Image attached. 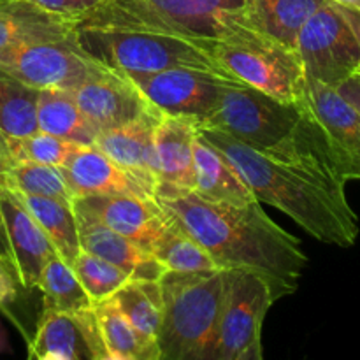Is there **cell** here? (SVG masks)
<instances>
[{
    "mask_svg": "<svg viewBox=\"0 0 360 360\" xmlns=\"http://www.w3.org/2000/svg\"><path fill=\"white\" fill-rule=\"evenodd\" d=\"M338 94L345 98V101L350 102L355 109L360 112V76L354 74L352 77H348L347 81L336 86Z\"/></svg>",
    "mask_w": 360,
    "mask_h": 360,
    "instance_id": "36",
    "label": "cell"
},
{
    "mask_svg": "<svg viewBox=\"0 0 360 360\" xmlns=\"http://www.w3.org/2000/svg\"><path fill=\"white\" fill-rule=\"evenodd\" d=\"M148 101L165 116L206 122L231 86L245 84L197 69H167L158 72H125Z\"/></svg>",
    "mask_w": 360,
    "mask_h": 360,
    "instance_id": "9",
    "label": "cell"
},
{
    "mask_svg": "<svg viewBox=\"0 0 360 360\" xmlns=\"http://www.w3.org/2000/svg\"><path fill=\"white\" fill-rule=\"evenodd\" d=\"M213 259L218 269H245L269 283L274 297L297 290L308 266L301 241L278 225L262 204L207 202L193 192L155 199Z\"/></svg>",
    "mask_w": 360,
    "mask_h": 360,
    "instance_id": "1",
    "label": "cell"
},
{
    "mask_svg": "<svg viewBox=\"0 0 360 360\" xmlns=\"http://www.w3.org/2000/svg\"><path fill=\"white\" fill-rule=\"evenodd\" d=\"M326 0H246L250 28L295 49L302 25Z\"/></svg>",
    "mask_w": 360,
    "mask_h": 360,
    "instance_id": "23",
    "label": "cell"
},
{
    "mask_svg": "<svg viewBox=\"0 0 360 360\" xmlns=\"http://www.w3.org/2000/svg\"><path fill=\"white\" fill-rule=\"evenodd\" d=\"M7 150L13 164L30 162V164L53 165L62 169L77 144L63 141L49 134L37 132L25 137H6Z\"/></svg>",
    "mask_w": 360,
    "mask_h": 360,
    "instance_id": "33",
    "label": "cell"
},
{
    "mask_svg": "<svg viewBox=\"0 0 360 360\" xmlns=\"http://www.w3.org/2000/svg\"><path fill=\"white\" fill-rule=\"evenodd\" d=\"M77 42L86 55L122 72H158L197 69L238 81L214 56V42L150 32L77 28Z\"/></svg>",
    "mask_w": 360,
    "mask_h": 360,
    "instance_id": "6",
    "label": "cell"
},
{
    "mask_svg": "<svg viewBox=\"0 0 360 360\" xmlns=\"http://www.w3.org/2000/svg\"><path fill=\"white\" fill-rule=\"evenodd\" d=\"M72 207L97 218L116 234L130 239L151 253L155 243L167 229V211L155 199L134 195L76 197Z\"/></svg>",
    "mask_w": 360,
    "mask_h": 360,
    "instance_id": "13",
    "label": "cell"
},
{
    "mask_svg": "<svg viewBox=\"0 0 360 360\" xmlns=\"http://www.w3.org/2000/svg\"><path fill=\"white\" fill-rule=\"evenodd\" d=\"M37 127L41 132L79 146H91L98 136L81 112L72 90H39Z\"/></svg>",
    "mask_w": 360,
    "mask_h": 360,
    "instance_id": "24",
    "label": "cell"
},
{
    "mask_svg": "<svg viewBox=\"0 0 360 360\" xmlns=\"http://www.w3.org/2000/svg\"><path fill=\"white\" fill-rule=\"evenodd\" d=\"M0 213L18 283L27 290L37 288L46 264L58 253L35 218L11 190L0 188Z\"/></svg>",
    "mask_w": 360,
    "mask_h": 360,
    "instance_id": "14",
    "label": "cell"
},
{
    "mask_svg": "<svg viewBox=\"0 0 360 360\" xmlns=\"http://www.w3.org/2000/svg\"><path fill=\"white\" fill-rule=\"evenodd\" d=\"M6 190L23 195L48 197V199L72 202L74 195L67 185L60 167L21 162L9 169L6 178Z\"/></svg>",
    "mask_w": 360,
    "mask_h": 360,
    "instance_id": "31",
    "label": "cell"
},
{
    "mask_svg": "<svg viewBox=\"0 0 360 360\" xmlns=\"http://www.w3.org/2000/svg\"><path fill=\"white\" fill-rule=\"evenodd\" d=\"M214 56L236 79L278 101L297 104L306 97L308 79L295 49L253 28L214 42Z\"/></svg>",
    "mask_w": 360,
    "mask_h": 360,
    "instance_id": "7",
    "label": "cell"
},
{
    "mask_svg": "<svg viewBox=\"0 0 360 360\" xmlns=\"http://www.w3.org/2000/svg\"><path fill=\"white\" fill-rule=\"evenodd\" d=\"M30 2L37 4L39 7L49 11V13L69 18L77 27V21L86 16L91 9L101 6L104 0H30Z\"/></svg>",
    "mask_w": 360,
    "mask_h": 360,
    "instance_id": "34",
    "label": "cell"
},
{
    "mask_svg": "<svg viewBox=\"0 0 360 360\" xmlns=\"http://www.w3.org/2000/svg\"><path fill=\"white\" fill-rule=\"evenodd\" d=\"M39 90L0 69V132L25 137L37 132Z\"/></svg>",
    "mask_w": 360,
    "mask_h": 360,
    "instance_id": "29",
    "label": "cell"
},
{
    "mask_svg": "<svg viewBox=\"0 0 360 360\" xmlns=\"http://www.w3.org/2000/svg\"><path fill=\"white\" fill-rule=\"evenodd\" d=\"M295 53L306 79L330 88L354 76L360 63L357 37L330 0H326L302 25L295 37Z\"/></svg>",
    "mask_w": 360,
    "mask_h": 360,
    "instance_id": "8",
    "label": "cell"
},
{
    "mask_svg": "<svg viewBox=\"0 0 360 360\" xmlns=\"http://www.w3.org/2000/svg\"><path fill=\"white\" fill-rule=\"evenodd\" d=\"M62 172L74 199L86 195H134L153 199L134 176L94 144H77Z\"/></svg>",
    "mask_w": 360,
    "mask_h": 360,
    "instance_id": "18",
    "label": "cell"
},
{
    "mask_svg": "<svg viewBox=\"0 0 360 360\" xmlns=\"http://www.w3.org/2000/svg\"><path fill=\"white\" fill-rule=\"evenodd\" d=\"M74 213H76L77 229H79L81 250L120 267L132 280L158 281L167 273L165 267L143 246L116 234L115 231L105 227L97 218L84 211L74 207Z\"/></svg>",
    "mask_w": 360,
    "mask_h": 360,
    "instance_id": "19",
    "label": "cell"
},
{
    "mask_svg": "<svg viewBox=\"0 0 360 360\" xmlns=\"http://www.w3.org/2000/svg\"><path fill=\"white\" fill-rule=\"evenodd\" d=\"M72 94L84 118L98 134L150 116H164L125 72L101 62L95 63L86 79L74 88Z\"/></svg>",
    "mask_w": 360,
    "mask_h": 360,
    "instance_id": "12",
    "label": "cell"
},
{
    "mask_svg": "<svg viewBox=\"0 0 360 360\" xmlns=\"http://www.w3.org/2000/svg\"><path fill=\"white\" fill-rule=\"evenodd\" d=\"M94 313L109 354L118 355L123 360H160L158 345L144 340L116 308L112 299L94 304Z\"/></svg>",
    "mask_w": 360,
    "mask_h": 360,
    "instance_id": "26",
    "label": "cell"
},
{
    "mask_svg": "<svg viewBox=\"0 0 360 360\" xmlns=\"http://www.w3.org/2000/svg\"><path fill=\"white\" fill-rule=\"evenodd\" d=\"M0 255L11 264V253H9V245H7L6 231H4V221H2V213H0Z\"/></svg>",
    "mask_w": 360,
    "mask_h": 360,
    "instance_id": "40",
    "label": "cell"
},
{
    "mask_svg": "<svg viewBox=\"0 0 360 360\" xmlns=\"http://www.w3.org/2000/svg\"><path fill=\"white\" fill-rule=\"evenodd\" d=\"M193 172H195L193 193L207 202L231 204V206H246L257 202L255 195L241 178L238 169L221 151L204 141L199 132L193 143Z\"/></svg>",
    "mask_w": 360,
    "mask_h": 360,
    "instance_id": "22",
    "label": "cell"
},
{
    "mask_svg": "<svg viewBox=\"0 0 360 360\" xmlns=\"http://www.w3.org/2000/svg\"><path fill=\"white\" fill-rule=\"evenodd\" d=\"M97 60L84 53L72 37L53 42L21 44L0 51V69L35 90H74L79 86Z\"/></svg>",
    "mask_w": 360,
    "mask_h": 360,
    "instance_id": "10",
    "label": "cell"
},
{
    "mask_svg": "<svg viewBox=\"0 0 360 360\" xmlns=\"http://www.w3.org/2000/svg\"><path fill=\"white\" fill-rule=\"evenodd\" d=\"M169 214V213H167ZM171 218V214H169ZM151 255L172 273H204L218 271L210 253L171 218L167 229L151 248Z\"/></svg>",
    "mask_w": 360,
    "mask_h": 360,
    "instance_id": "30",
    "label": "cell"
},
{
    "mask_svg": "<svg viewBox=\"0 0 360 360\" xmlns=\"http://www.w3.org/2000/svg\"><path fill=\"white\" fill-rule=\"evenodd\" d=\"M308 105L326 132L341 176L360 181V112L336 88L308 79Z\"/></svg>",
    "mask_w": 360,
    "mask_h": 360,
    "instance_id": "16",
    "label": "cell"
},
{
    "mask_svg": "<svg viewBox=\"0 0 360 360\" xmlns=\"http://www.w3.org/2000/svg\"><path fill=\"white\" fill-rule=\"evenodd\" d=\"M224 283L217 360H236L253 341L262 338L264 319L276 297L264 278L245 269L224 271Z\"/></svg>",
    "mask_w": 360,
    "mask_h": 360,
    "instance_id": "11",
    "label": "cell"
},
{
    "mask_svg": "<svg viewBox=\"0 0 360 360\" xmlns=\"http://www.w3.org/2000/svg\"><path fill=\"white\" fill-rule=\"evenodd\" d=\"M158 285L162 292L160 360H217L225 297L224 271H167Z\"/></svg>",
    "mask_w": 360,
    "mask_h": 360,
    "instance_id": "5",
    "label": "cell"
},
{
    "mask_svg": "<svg viewBox=\"0 0 360 360\" xmlns=\"http://www.w3.org/2000/svg\"><path fill=\"white\" fill-rule=\"evenodd\" d=\"M77 28L150 32L217 42L250 28L246 0H104Z\"/></svg>",
    "mask_w": 360,
    "mask_h": 360,
    "instance_id": "4",
    "label": "cell"
},
{
    "mask_svg": "<svg viewBox=\"0 0 360 360\" xmlns=\"http://www.w3.org/2000/svg\"><path fill=\"white\" fill-rule=\"evenodd\" d=\"M35 360H67V359L60 357V355H55V354H46V355H41V357H37Z\"/></svg>",
    "mask_w": 360,
    "mask_h": 360,
    "instance_id": "42",
    "label": "cell"
},
{
    "mask_svg": "<svg viewBox=\"0 0 360 360\" xmlns=\"http://www.w3.org/2000/svg\"><path fill=\"white\" fill-rule=\"evenodd\" d=\"M330 2L338 4V6L348 7V9L359 11V13H360V0H330Z\"/></svg>",
    "mask_w": 360,
    "mask_h": 360,
    "instance_id": "41",
    "label": "cell"
},
{
    "mask_svg": "<svg viewBox=\"0 0 360 360\" xmlns=\"http://www.w3.org/2000/svg\"><path fill=\"white\" fill-rule=\"evenodd\" d=\"M55 354L67 360H101L108 354L94 309L83 313L41 311L34 336L28 338V360Z\"/></svg>",
    "mask_w": 360,
    "mask_h": 360,
    "instance_id": "15",
    "label": "cell"
},
{
    "mask_svg": "<svg viewBox=\"0 0 360 360\" xmlns=\"http://www.w3.org/2000/svg\"><path fill=\"white\" fill-rule=\"evenodd\" d=\"M338 6V4H336ZM338 9H340V13L343 14L345 20L348 21V25L352 27V30H354L355 37H357V42H359V48H360V13L359 11H354V9H348V7H343V6H338ZM360 76V63H359V69L357 72Z\"/></svg>",
    "mask_w": 360,
    "mask_h": 360,
    "instance_id": "38",
    "label": "cell"
},
{
    "mask_svg": "<svg viewBox=\"0 0 360 360\" xmlns=\"http://www.w3.org/2000/svg\"><path fill=\"white\" fill-rule=\"evenodd\" d=\"M160 120L150 116L118 129L105 130L98 134L94 143L102 153L134 176L153 199L157 190L153 132Z\"/></svg>",
    "mask_w": 360,
    "mask_h": 360,
    "instance_id": "20",
    "label": "cell"
},
{
    "mask_svg": "<svg viewBox=\"0 0 360 360\" xmlns=\"http://www.w3.org/2000/svg\"><path fill=\"white\" fill-rule=\"evenodd\" d=\"M199 127L183 116H162L153 132L157 190L155 199L193 192V143Z\"/></svg>",
    "mask_w": 360,
    "mask_h": 360,
    "instance_id": "17",
    "label": "cell"
},
{
    "mask_svg": "<svg viewBox=\"0 0 360 360\" xmlns=\"http://www.w3.org/2000/svg\"><path fill=\"white\" fill-rule=\"evenodd\" d=\"M111 299L144 340L158 345L162 323V292L158 281L129 280Z\"/></svg>",
    "mask_w": 360,
    "mask_h": 360,
    "instance_id": "27",
    "label": "cell"
},
{
    "mask_svg": "<svg viewBox=\"0 0 360 360\" xmlns=\"http://www.w3.org/2000/svg\"><path fill=\"white\" fill-rule=\"evenodd\" d=\"M0 343H7V336H6V330H4L2 323H0Z\"/></svg>",
    "mask_w": 360,
    "mask_h": 360,
    "instance_id": "43",
    "label": "cell"
},
{
    "mask_svg": "<svg viewBox=\"0 0 360 360\" xmlns=\"http://www.w3.org/2000/svg\"><path fill=\"white\" fill-rule=\"evenodd\" d=\"M13 160L9 157V150H7L6 136L0 132V188H6V178L9 169L13 167Z\"/></svg>",
    "mask_w": 360,
    "mask_h": 360,
    "instance_id": "37",
    "label": "cell"
},
{
    "mask_svg": "<svg viewBox=\"0 0 360 360\" xmlns=\"http://www.w3.org/2000/svg\"><path fill=\"white\" fill-rule=\"evenodd\" d=\"M16 197L48 236L58 257L72 264L81 252L79 229H77L72 202L48 199V197L23 195V193H16Z\"/></svg>",
    "mask_w": 360,
    "mask_h": 360,
    "instance_id": "25",
    "label": "cell"
},
{
    "mask_svg": "<svg viewBox=\"0 0 360 360\" xmlns=\"http://www.w3.org/2000/svg\"><path fill=\"white\" fill-rule=\"evenodd\" d=\"M101 360H123V359H120L118 355H112V354H109V352H108V354H105Z\"/></svg>",
    "mask_w": 360,
    "mask_h": 360,
    "instance_id": "44",
    "label": "cell"
},
{
    "mask_svg": "<svg viewBox=\"0 0 360 360\" xmlns=\"http://www.w3.org/2000/svg\"><path fill=\"white\" fill-rule=\"evenodd\" d=\"M199 129L227 134L271 160L297 169L336 192H347V179L306 97L287 104L248 84H238L225 91Z\"/></svg>",
    "mask_w": 360,
    "mask_h": 360,
    "instance_id": "2",
    "label": "cell"
},
{
    "mask_svg": "<svg viewBox=\"0 0 360 360\" xmlns=\"http://www.w3.org/2000/svg\"><path fill=\"white\" fill-rule=\"evenodd\" d=\"M18 278L13 266L0 255V306L13 301L18 294Z\"/></svg>",
    "mask_w": 360,
    "mask_h": 360,
    "instance_id": "35",
    "label": "cell"
},
{
    "mask_svg": "<svg viewBox=\"0 0 360 360\" xmlns=\"http://www.w3.org/2000/svg\"><path fill=\"white\" fill-rule=\"evenodd\" d=\"M70 266L94 304L111 299L127 281L132 280L125 271L84 250H81Z\"/></svg>",
    "mask_w": 360,
    "mask_h": 360,
    "instance_id": "32",
    "label": "cell"
},
{
    "mask_svg": "<svg viewBox=\"0 0 360 360\" xmlns=\"http://www.w3.org/2000/svg\"><path fill=\"white\" fill-rule=\"evenodd\" d=\"M199 136L229 158L260 204L283 211L316 241L340 248L355 245L359 218L347 192H336L297 169L271 160L224 132L199 129Z\"/></svg>",
    "mask_w": 360,
    "mask_h": 360,
    "instance_id": "3",
    "label": "cell"
},
{
    "mask_svg": "<svg viewBox=\"0 0 360 360\" xmlns=\"http://www.w3.org/2000/svg\"><path fill=\"white\" fill-rule=\"evenodd\" d=\"M37 288L42 292V311L74 315L94 309V302L81 287L72 266L58 255L46 264Z\"/></svg>",
    "mask_w": 360,
    "mask_h": 360,
    "instance_id": "28",
    "label": "cell"
},
{
    "mask_svg": "<svg viewBox=\"0 0 360 360\" xmlns=\"http://www.w3.org/2000/svg\"><path fill=\"white\" fill-rule=\"evenodd\" d=\"M236 360H264V355H262V338H259V340L253 341L252 345H250L248 348H246L245 352H243L241 355H239Z\"/></svg>",
    "mask_w": 360,
    "mask_h": 360,
    "instance_id": "39",
    "label": "cell"
},
{
    "mask_svg": "<svg viewBox=\"0 0 360 360\" xmlns=\"http://www.w3.org/2000/svg\"><path fill=\"white\" fill-rule=\"evenodd\" d=\"M76 32L72 20L49 13L30 0H0V51L21 44L62 41Z\"/></svg>",
    "mask_w": 360,
    "mask_h": 360,
    "instance_id": "21",
    "label": "cell"
}]
</instances>
